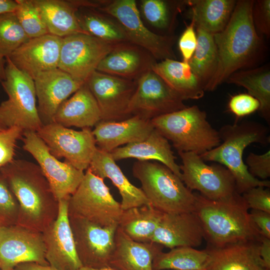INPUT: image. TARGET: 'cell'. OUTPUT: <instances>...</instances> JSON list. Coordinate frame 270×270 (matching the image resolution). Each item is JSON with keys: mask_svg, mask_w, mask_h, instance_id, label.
<instances>
[{"mask_svg": "<svg viewBox=\"0 0 270 270\" xmlns=\"http://www.w3.org/2000/svg\"><path fill=\"white\" fill-rule=\"evenodd\" d=\"M19 204L17 224L42 232L57 218L58 200L39 166L14 160L0 169Z\"/></svg>", "mask_w": 270, "mask_h": 270, "instance_id": "6da1fadb", "label": "cell"}, {"mask_svg": "<svg viewBox=\"0 0 270 270\" xmlns=\"http://www.w3.org/2000/svg\"><path fill=\"white\" fill-rule=\"evenodd\" d=\"M254 2L236 1L226 26L220 32L214 34L218 64L204 91L214 90L234 72L250 67L260 56L262 42L252 21Z\"/></svg>", "mask_w": 270, "mask_h": 270, "instance_id": "7a4b0ae2", "label": "cell"}, {"mask_svg": "<svg viewBox=\"0 0 270 270\" xmlns=\"http://www.w3.org/2000/svg\"><path fill=\"white\" fill-rule=\"evenodd\" d=\"M194 194V212L201 223L208 246L219 248L240 242L260 241L261 236L241 194L236 192L214 200Z\"/></svg>", "mask_w": 270, "mask_h": 270, "instance_id": "3957f363", "label": "cell"}, {"mask_svg": "<svg viewBox=\"0 0 270 270\" xmlns=\"http://www.w3.org/2000/svg\"><path fill=\"white\" fill-rule=\"evenodd\" d=\"M218 132L220 144L200 155L201 158L226 168L233 175L236 191L240 194L258 186L270 188V180H260L250 174L242 159L244 150L250 144L258 143L267 146L270 144L268 128L258 122L244 120L225 124Z\"/></svg>", "mask_w": 270, "mask_h": 270, "instance_id": "277c9868", "label": "cell"}, {"mask_svg": "<svg viewBox=\"0 0 270 270\" xmlns=\"http://www.w3.org/2000/svg\"><path fill=\"white\" fill-rule=\"evenodd\" d=\"M132 174L150 205L164 213L194 212L196 196L168 168L157 161L138 160Z\"/></svg>", "mask_w": 270, "mask_h": 270, "instance_id": "5b68a950", "label": "cell"}, {"mask_svg": "<svg viewBox=\"0 0 270 270\" xmlns=\"http://www.w3.org/2000/svg\"><path fill=\"white\" fill-rule=\"evenodd\" d=\"M206 118V112L194 105L156 117L151 122L178 152L201 155L221 143L218 130Z\"/></svg>", "mask_w": 270, "mask_h": 270, "instance_id": "8992f818", "label": "cell"}, {"mask_svg": "<svg viewBox=\"0 0 270 270\" xmlns=\"http://www.w3.org/2000/svg\"><path fill=\"white\" fill-rule=\"evenodd\" d=\"M6 58L5 78L1 84L8 98L0 104V121L6 128L17 126L36 132L43 124L36 105L34 80Z\"/></svg>", "mask_w": 270, "mask_h": 270, "instance_id": "52a82bcc", "label": "cell"}, {"mask_svg": "<svg viewBox=\"0 0 270 270\" xmlns=\"http://www.w3.org/2000/svg\"><path fill=\"white\" fill-rule=\"evenodd\" d=\"M68 215L102 226L118 224L123 210L110 192L104 180L88 168L68 202Z\"/></svg>", "mask_w": 270, "mask_h": 270, "instance_id": "ba28073f", "label": "cell"}, {"mask_svg": "<svg viewBox=\"0 0 270 270\" xmlns=\"http://www.w3.org/2000/svg\"><path fill=\"white\" fill-rule=\"evenodd\" d=\"M99 10L121 25L129 42L148 50L156 60L174 59L173 38L154 33L144 24L134 0H102Z\"/></svg>", "mask_w": 270, "mask_h": 270, "instance_id": "9c48e42d", "label": "cell"}, {"mask_svg": "<svg viewBox=\"0 0 270 270\" xmlns=\"http://www.w3.org/2000/svg\"><path fill=\"white\" fill-rule=\"evenodd\" d=\"M182 180L191 191L196 190L214 200L229 197L236 192V183L231 172L220 164H207L200 155L192 152H178Z\"/></svg>", "mask_w": 270, "mask_h": 270, "instance_id": "30bf717a", "label": "cell"}, {"mask_svg": "<svg viewBox=\"0 0 270 270\" xmlns=\"http://www.w3.org/2000/svg\"><path fill=\"white\" fill-rule=\"evenodd\" d=\"M116 44L82 33L64 37L58 68L84 84Z\"/></svg>", "mask_w": 270, "mask_h": 270, "instance_id": "8fae6325", "label": "cell"}, {"mask_svg": "<svg viewBox=\"0 0 270 270\" xmlns=\"http://www.w3.org/2000/svg\"><path fill=\"white\" fill-rule=\"evenodd\" d=\"M36 133L56 158H64L82 171L88 168L97 148L91 128L76 130L52 122L42 125Z\"/></svg>", "mask_w": 270, "mask_h": 270, "instance_id": "7c38bea8", "label": "cell"}, {"mask_svg": "<svg viewBox=\"0 0 270 270\" xmlns=\"http://www.w3.org/2000/svg\"><path fill=\"white\" fill-rule=\"evenodd\" d=\"M23 149L38 162L58 200L70 197L83 179L84 171L68 162L60 161L52 155L45 142L36 132L22 133Z\"/></svg>", "mask_w": 270, "mask_h": 270, "instance_id": "4fadbf2b", "label": "cell"}, {"mask_svg": "<svg viewBox=\"0 0 270 270\" xmlns=\"http://www.w3.org/2000/svg\"><path fill=\"white\" fill-rule=\"evenodd\" d=\"M136 82L128 108L132 116L151 120L186 106L183 98L152 70L144 74Z\"/></svg>", "mask_w": 270, "mask_h": 270, "instance_id": "5bb4252c", "label": "cell"}, {"mask_svg": "<svg viewBox=\"0 0 270 270\" xmlns=\"http://www.w3.org/2000/svg\"><path fill=\"white\" fill-rule=\"evenodd\" d=\"M76 248L82 266L109 267L118 225L102 226L84 219L69 216Z\"/></svg>", "mask_w": 270, "mask_h": 270, "instance_id": "9a60e30c", "label": "cell"}, {"mask_svg": "<svg viewBox=\"0 0 270 270\" xmlns=\"http://www.w3.org/2000/svg\"><path fill=\"white\" fill-rule=\"evenodd\" d=\"M95 98L102 122H119L132 116L128 108L137 82L95 70L86 82Z\"/></svg>", "mask_w": 270, "mask_h": 270, "instance_id": "2e32d148", "label": "cell"}, {"mask_svg": "<svg viewBox=\"0 0 270 270\" xmlns=\"http://www.w3.org/2000/svg\"><path fill=\"white\" fill-rule=\"evenodd\" d=\"M48 266L42 233L18 224L0 228V268L14 269L18 264Z\"/></svg>", "mask_w": 270, "mask_h": 270, "instance_id": "e0dca14e", "label": "cell"}, {"mask_svg": "<svg viewBox=\"0 0 270 270\" xmlns=\"http://www.w3.org/2000/svg\"><path fill=\"white\" fill-rule=\"evenodd\" d=\"M70 197L58 200L56 219L42 232L46 259L56 270H79L82 266L76 253L69 222L68 207Z\"/></svg>", "mask_w": 270, "mask_h": 270, "instance_id": "ac0fdd59", "label": "cell"}, {"mask_svg": "<svg viewBox=\"0 0 270 270\" xmlns=\"http://www.w3.org/2000/svg\"><path fill=\"white\" fill-rule=\"evenodd\" d=\"M62 40L50 34L30 38L7 57L34 80L42 72L58 68Z\"/></svg>", "mask_w": 270, "mask_h": 270, "instance_id": "d6986e66", "label": "cell"}, {"mask_svg": "<svg viewBox=\"0 0 270 270\" xmlns=\"http://www.w3.org/2000/svg\"><path fill=\"white\" fill-rule=\"evenodd\" d=\"M34 80L43 125L52 122L60 104L84 84L58 68L42 72Z\"/></svg>", "mask_w": 270, "mask_h": 270, "instance_id": "ffe728a7", "label": "cell"}, {"mask_svg": "<svg viewBox=\"0 0 270 270\" xmlns=\"http://www.w3.org/2000/svg\"><path fill=\"white\" fill-rule=\"evenodd\" d=\"M204 240L201 223L194 212L162 213L150 242L170 249L196 247Z\"/></svg>", "mask_w": 270, "mask_h": 270, "instance_id": "44dd1931", "label": "cell"}, {"mask_svg": "<svg viewBox=\"0 0 270 270\" xmlns=\"http://www.w3.org/2000/svg\"><path fill=\"white\" fill-rule=\"evenodd\" d=\"M157 62L146 50L130 42L116 44L101 60L96 70L137 80Z\"/></svg>", "mask_w": 270, "mask_h": 270, "instance_id": "7402d4cb", "label": "cell"}, {"mask_svg": "<svg viewBox=\"0 0 270 270\" xmlns=\"http://www.w3.org/2000/svg\"><path fill=\"white\" fill-rule=\"evenodd\" d=\"M94 127L92 133L96 146L108 152L145 140L154 128L151 120L137 116L119 122L100 121Z\"/></svg>", "mask_w": 270, "mask_h": 270, "instance_id": "603a6c76", "label": "cell"}, {"mask_svg": "<svg viewBox=\"0 0 270 270\" xmlns=\"http://www.w3.org/2000/svg\"><path fill=\"white\" fill-rule=\"evenodd\" d=\"M260 241L240 242L214 248L208 246L209 270H265L260 255Z\"/></svg>", "mask_w": 270, "mask_h": 270, "instance_id": "cb8c5ba5", "label": "cell"}, {"mask_svg": "<svg viewBox=\"0 0 270 270\" xmlns=\"http://www.w3.org/2000/svg\"><path fill=\"white\" fill-rule=\"evenodd\" d=\"M108 266L116 270H153L154 259L164 247L154 242L134 240L118 226Z\"/></svg>", "mask_w": 270, "mask_h": 270, "instance_id": "d4e9b609", "label": "cell"}, {"mask_svg": "<svg viewBox=\"0 0 270 270\" xmlns=\"http://www.w3.org/2000/svg\"><path fill=\"white\" fill-rule=\"evenodd\" d=\"M115 160L134 158L138 160H155L168 168L182 180L180 166L169 141L154 128L144 140L120 146L109 152Z\"/></svg>", "mask_w": 270, "mask_h": 270, "instance_id": "484cf974", "label": "cell"}, {"mask_svg": "<svg viewBox=\"0 0 270 270\" xmlns=\"http://www.w3.org/2000/svg\"><path fill=\"white\" fill-rule=\"evenodd\" d=\"M88 168L103 180L110 179L116 187L122 198L123 210L150 204L141 188L128 180L109 152L97 147Z\"/></svg>", "mask_w": 270, "mask_h": 270, "instance_id": "4316f807", "label": "cell"}, {"mask_svg": "<svg viewBox=\"0 0 270 270\" xmlns=\"http://www.w3.org/2000/svg\"><path fill=\"white\" fill-rule=\"evenodd\" d=\"M101 120L97 102L84 83L58 108L53 122L64 126L91 128Z\"/></svg>", "mask_w": 270, "mask_h": 270, "instance_id": "83f0119b", "label": "cell"}, {"mask_svg": "<svg viewBox=\"0 0 270 270\" xmlns=\"http://www.w3.org/2000/svg\"><path fill=\"white\" fill-rule=\"evenodd\" d=\"M50 34L63 38L76 34H86L80 26L74 0H32Z\"/></svg>", "mask_w": 270, "mask_h": 270, "instance_id": "f1b7e54d", "label": "cell"}, {"mask_svg": "<svg viewBox=\"0 0 270 270\" xmlns=\"http://www.w3.org/2000/svg\"><path fill=\"white\" fill-rule=\"evenodd\" d=\"M152 70L158 75L183 100H198L204 94V86L189 64L174 59L156 62Z\"/></svg>", "mask_w": 270, "mask_h": 270, "instance_id": "f546056e", "label": "cell"}, {"mask_svg": "<svg viewBox=\"0 0 270 270\" xmlns=\"http://www.w3.org/2000/svg\"><path fill=\"white\" fill-rule=\"evenodd\" d=\"M236 3L234 0H188V6L195 26L214 34L226 26Z\"/></svg>", "mask_w": 270, "mask_h": 270, "instance_id": "4dcf8cb0", "label": "cell"}, {"mask_svg": "<svg viewBox=\"0 0 270 270\" xmlns=\"http://www.w3.org/2000/svg\"><path fill=\"white\" fill-rule=\"evenodd\" d=\"M76 16L81 28L90 36L110 43L130 42L117 20L98 9L80 8Z\"/></svg>", "mask_w": 270, "mask_h": 270, "instance_id": "1f68e13d", "label": "cell"}, {"mask_svg": "<svg viewBox=\"0 0 270 270\" xmlns=\"http://www.w3.org/2000/svg\"><path fill=\"white\" fill-rule=\"evenodd\" d=\"M242 86L260 104V116L270 124V70L268 66L241 70L232 74L226 82Z\"/></svg>", "mask_w": 270, "mask_h": 270, "instance_id": "d6a6232c", "label": "cell"}, {"mask_svg": "<svg viewBox=\"0 0 270 270\" xmlns=\"http://www.w3.org/2000/svg\"><path fill=\"white\" fill-rule=\"evenodd\" d=\"M162 213L150 204L124 210L118 226L132 240L149 242Z\"/></svg>", "mask_w": 270, "mask_h": 270, "instance_id": "836d02e7", "label": "cell"}, {"mask_svg": "<svg viewBox=\"0 0 270 270\" xmlns=\"http://www.w3.org/2000/svg\"><path fill=\"white\" fill-rule=\"evenodd\" d=\"M210 257L206 250L190 246L172 248L166 252L161 251L154 257L153 270H209Z\"/></svg>", "mask_w": 270, "mask_h": 270, "instance_id": "e575fe53", "label": "cell"}, {"mask_svg": "<svg viewBox=\"0 0 270 270\" xmlns=\"http://www.w3.org/2000/svg\"><path fill=\"white\" fill-rule=\"evenodd\" d=\"M196 28L197 45L188 63L204 90L216 72L218 54L214 34L201 28Z\"/></svg>", "mask_w": 270, "mask_h": 270, "instance_id": "d590c367", "label": "cell"}, {"mask_svg": "<svg viewBox=\"0 0 270 270\" xmlns=\"http://www.w3.org/2000/svg\"><path fill=\"white\" fill-rule=\"evenodd\" d=\"M188 6V0L170 2L163 0H142L140 10L148 22L162 30H171L176 14Z\"/></svg>", "mask_w": 270, "mask_h": 270, "instance_id": "8d00e7d4", "label": "cell"}, {"mask_svg": "<svg viewBox=\"0 0 270 270\" xmlns=\"http://www.w3.org/2000/svg\"><path fill=\"white\" fill-rule=\"evenodd\" d=\"M29 39L15 12L0 16V54L8 56Z\"/></svg>", "mask_w": 270, "mask_h": 270, "instance_id": "74e56055", "label": "cell"}, {"mask_svg": "<svg viewBox=\"0 0 270 270\" xmlns=\"http://www.w3.org/2000/svg\"><path fill=\"white\" fill-rule=\"evenodd\" d=\"M15 12L18 21L29 38L49 34L46 26L32 0H16Z\"/></svg>", "mask_w": 270, "mask_h": 270, "instance_id": "f35d334b", "label": "cell"}, {"mask_svg": "<svg viewBox=\"0 0 270 270\" xmlns=\"http://www.w3.org/2000/svg\"><path fill=\"white\" fill-rule=\"evenodd\" d=\"M18 213V202L0 174V228L17 224Z\"/></svg>", "mask_w": 270, "mask_h": 270, "instance_id": "ab89813d", "label": "cell"}, {"mask_svg": "<svg viewBox=\"0 0 270 270\" xmlns=\"http://www.w3.org/2000/svg\"><path fill=\"white\" fill-rule=\"evenodd\" d=\"M23 132L17 126L8 128L0 131V169L14 160L16 142Z\"/></svg>", "mask_w": 270, "mask_h": 270, "instance_id": "60d3db41", "label": "cell"}, {"mask_svg": "<svg viewBox=\"0 0 270 270\" xmlns=\"http://www.w3.org/2000/svg\"><path fill=\"white\" fill-rule=\"evenodd\" d=\"M252 21L258 34L269 38L270 35V0H254L252 8Z\"/></svg>", "mask_w": 270, "mask_h": 270, "instance_id": "b9f144b4", "label": "cell"}, {"mask_svg": "<svg viewBox=\"0 0 270 270\" xmlns=\"http://www.w3.org/2000/svg\"><path fill=\"white\" fill-rule=\"evenodd\" d=\"M269 188L258 186L248 190L241 194L248 209L262 210L270 214Z\"/></svg>", "mask_w": 270, "mask_h": 270, "instance_id": "7bdbcfd3", "label": "cell"}, {"mask_svg": "<svg viewBox=\"0 0 270 270\" xmlns=\"http://www.w3.org/2000/svg\"><path fill=\"white\" fill-rule=\"evenodd\" d=\"M258 100L248 94H239L232 96L229 100L228 108L237 118L249 115L258 110Z\"/></svg>", "mask_w": 270, "mask_h": 270, "instance_id": "ee69618b", "label": "cell"}, {"mask_svg": "<svg viewBox=\"0 0 270 270\" xmlns=\"http://www.w3.org/2000/svg\"><path fill=\"white\" fill-rule=\"evenodd\" d=\"M245 164L252 176L260 180H267L270 176V150L262 154L250 152Z\"/></svg>", "mask_w": 270, "mask_h": 270, "instance_id": "f6af8a7d", "label": "cell"}, {"mask_svg": "<svg viewBox=\"0 0 270 270\" xmlns=\"http://www.w3.org/2000/svg\"><path fill=\"white\" fill-rule=\"evenodd\" d=\"M195 24H190L181 35L178 41V47L182 57V62H188L193 56L197 45V35Z\"/></svg>", "mask_w": 270, "mask_h": 270, "instance_id": "bcb514c9", "label": "cell"}, {"mask_svg": "<svg viewBox=\"0 0 270 270\" xmlns=\"http://www.w3.org/2000/svg\"><path fill=\"white\" fill-rule=\"evenodd\" d=\"M249 212L260 236L270 238V214L254 210H250Z\"/></svg>", "mask_w": 270, "mask_h": 270, "instance_id": "7dc6e473", "label": "cell"}, {"mask_svg": "<svg viewBox=\"0 0 270 270\" xmlns=\"http://www.w3.org/2000/svg\"><path fill=\"white\" fill-rule=\"evenodd\" d=\"M260 255L267 270H270V238L260 236Z\"/></svg>", "mask_w": 270, "mask_h": 270, "instance_id": "c3c4849f", "label": "cell"}, {"mask_svg": "<svg viewBox=\"0 0 270 270\" xmlns=\"http://www.w3.org/2000/svg\"><path fill=\"white\" fill-rule=\"evenodd\" d=\"M14 270H56L50 265L42 266L34 262H24L18 264Z\"/></svg>", "mask_w": 270, "mask_h": 270, "instance_id": "681fc988", "label": "cell"}, {"mask_svg": "<svg viewBox=\"0 0 270 270\" xmlns=\"http://www.w3.org/2000/svg\"><path fill=\"white\" fill-rule=\"evenodd\" d=\"M18 6V4L16 0H0V16L15 12Z\"/></svg>", "mask_w": 270, "mask_h": 270, "instance_id": "f907efd6", "label": "cell"}, {"mask_svg": "<svg viewBox=\"0 0 270 270\" xmlns=\"http://www.w3.org/2000/svg\"><path fill=\"white\" fill-rule=\"evenodd\" d=\"M6 64V58L0 54V83L4 80L5 78Z\"/></svg>", "mask_w": 270, "mask_h": 270, "instance_id": "816d5d0a", "label": "cell"}, {"mask_svg": "<svg viewBox=\"0 0 270 270\" xmlns=\"http://www.w3.org/2000/svg\"><path fill=\"white\" fill-rule=\"evenodd\" d=\"M79 270H116L110 267H106L100 268H95L86 266H82Z\"/></svg>", "mask_w": 270, "mask_h": 270, "instance_id": "f5cc1de1", "label": "cell"}, {"mask_svg": "<svg viewBox=\"0 0 270 270\" xmlns=\"http://www.w3.org/2000/svg\"><path fill=\"white\" fill-rule=\"evenodd\" d=\"M6 128L2 124V123L0 121V131Z\"/></svg>", "mask_w": 270, "mask_h": 270, "instance_id": "db71d44e", "label": "cell"}, {"mask_svg": "<svg viewBox=\"0 0 270 270\" xmlns=\"http://www.w3.org/2000/svg\"><path fill=\"white\" fill-rule=\"evenodd\" d=\"M10 270H14V269Z\"/></svg>", "mask_w": 270, "mask_h": 270, "instance_id": "11a10c76", "label": "cell"}, {"mask_svg": "<svg viewBox=\"0 0 270 270\" xmlns=\"http://www.w3.org/2000/svg\"><path fill=\"white\" fill-rule=\"evenodd\" d=\"M267 270V269H266V270Z\"/></svg>", "mask_w": 270, "mask_h": 270, "instance_id": "9f6ffc18", "label": "cell"}, {"mask_svg": "<svg viewBox=\"0 0 270 270\" xmlns=\"http://www.w3.org/2000/svg\"><path fill=\"white\" fill-rule=\"evenodd\" d=\"M0 270H2L0 268Z\"/></svg>", "mask_w": 270, "mask_h": 270, "instance_id": "6f0895ef", "label": "cell"}]
</instances>
